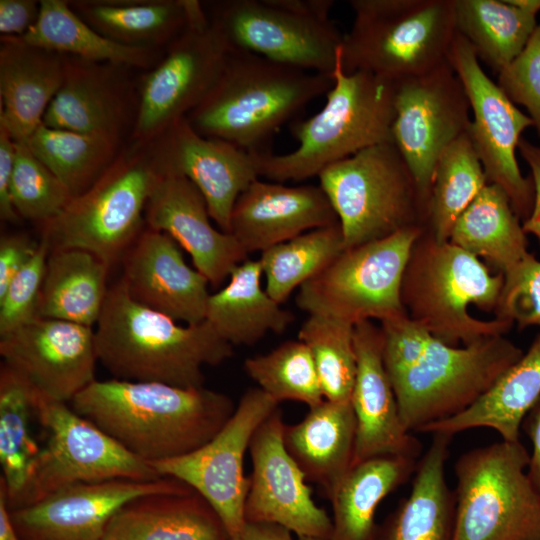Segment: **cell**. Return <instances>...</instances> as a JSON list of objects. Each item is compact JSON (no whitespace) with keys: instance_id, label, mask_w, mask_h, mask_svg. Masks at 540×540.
I'll list each match as a JSON object with an SVG mask.
<instances>
[{"instance_id":"6da1fadb","label":"cell","mask_w":540,"mask_h":540,"mask_svg":"<svg viewBox=\"0 0 540 540\" xmlns=\"http://www.w3.org/2000/svg\"><path fill=\"white\" fill-rule=\"evenodd\" d=\"M380 327L384 365L409 432L468 409L524 353L505 335L451 346L407 315Z\"/></svg>"},{"instance_id":"7a4b0ae2","label":"cell","mask_w":540,"mask_h":540,"mask_svg":"<svg viewBox=\"0 0 540 540\" xmlns=\"http://www.w3.org/2000/svg\"><path fill=\"white\" fill-rule=\"evenodd\" d=\"M72 409L128 452L155 463L186 455L210 441L235 411L228 395L203 387L95 380Z\"/></svg>"},{"instance_id":"3957f363","label":"cell","mask_w":540,"mask_h":540,"mask_svg":"<svg viewBox=\"0 0 540 540\" xmlns=\"http://www.w3.org/2000/svg\"><path fill=\"white\" fill-rule=\"evenodd\" d=\"M98 360L116 379L182 388L204 386L202 367L233 355V346L204 320L183 326L136 302L119 280L96 324Z\"/></svg>"},{"instance_id":"277c9868","label":"cell","mask_w":540,"mask_h":540,"mask_svg":"<svg viewBox=\"0 0 540 540\" xmlns=\"http://www.w3.org/2000/svg\"><path fill=\"white\" fill-rule=\"evenodd\" d=\"M332 84L330 76L231 48L217 82L186 119L203 136L262 153L285 123Z\"/></svg>"},{"instance_id":"5b68a950","label":"cell","mask_w":540,"mask_h":540,"mask_svg":"<svg viewBox=\"0 0 540 540\" xmlns=\"http://www.w3.org/2000/svg\"><path fill=\"white\" fill-rule=\"evenodd\" d=\"M322 109L292 123L297 147L285 154L254 153L260 177L302 181L368 147L392 141L396 82L367 72L346 73L341 58Z\"/></svg>"},{"instance_id":"8992f818","label":"cell","mask_w":540,"mask_h":540,"mask_svg":"<svg viewBox=\"0 0 540 540\" xmlns=\"http://www.w3.org/2000/svg\"><path fill=\"white\" fill-rule=\"evenodd\" d=\"M503 284L502 273L492 274L478 257L450 241L436 240L424 228L404 271L401 300L413 322L448 345L463 346L505 335L513 326L469 312L476 306L495 314Z\"/></svg>"},{"instance_id":"52a82bcc","label":"cell","mask_w":540,"mask_h":540,"mask_svg":"<svg viewBox=\"0 0 540 540\" xmlns=\"http://www.w3.org/2000/svg\"><path fill=\"white\" fill-rule=\"evenodd\" d=\"M354 19L343 35L346 73L397 82L448 61L457 33L454 0H350Z\"/></svg>"},{"instance_id":"ba28073f","label":"cell","mask_w":540,"mask_h":540,"mask_svg":"<svg viewBox=\"0 0 540 540\" xmlns=\"http://www.w3.org/2000/svg\"><path fill=\"white\" fill-rule=\"evenodd\" d=\"M343 234L344 248L425 228L426 203L393 142L368 147L318 176Z\"/></svg>"},{"instance_id":"9c48e42d","label":"cell","mask_w":540,"mask_h":540,"mask_svg":"<svg viewBox=\"0 0 540 540\" xmlns=\"http://www.w3.org/2000/svg\"><path fill=\"white\" fill-rule=\"evenodd\" d=\"M520 441L471 449L454 465L452 540H540V496Z\"/></svg>"},{"instance_id":"30bf717a","label":"cell","mask_w":540,"mask_h":540,"mask_svg":"<svg viewBox=\"0 0 540 540\" xmlns=\"http://www.w3.org/2000/svg\"><path fill=\"white\" fill-rule=\"evenodd\" d=\"M147 147L122 153L53 220L42 224L51 249H80L109 267L122 260L145 223L148 198L158 179Z\"/></svg>"},{"instance_id":"8fae6325","label":"cell","mask_w":540,"mask_h":540,"mask_svg":"<svg viewBox=\"0 0 540 540\" xmlns=\"http://www.w3.org/2000/svg\"><path fill=\"white\" fill-rule=\"evenodd\" d=\"M333 5L332 0H226L205 11L232 49L332 77L343 40L329 17Z\"/></svg>"},{"instance_id":"7c38bea8","label":"cell","mask_w":540,"mask_h":540,"mask_svg":"<svg viewBox=\"0 0 540 540\" xmlns=\"http://www.w3.org/2000/svg\"><path fill=\"white\" fill-rule=\"evenodd\" d=\"M424 227L344 249L298 289L297 306L308 313L355 325L407 315L401 300L404 271Z\"/></svg>"},{"instance_id":"4fadbf2b","label":"cell","mask_w":540,"mask_h":540,"mask_svg":"<svg viewBox=\"0 0 540 540\" xmlns=\"http://www.w3.org/2000/svg\"><path fill=\"white\" fill-rule=\"evenodd\" d=\"M36 418L46 432V444L22 496L11 509L34 504L76 483L163 477L67 403L39 397Z\"/></svg>"},{"instance_id":"5bb4252c","label":"cell","mask_w":540,"mask_h":540,"mask_svg":"<svg viewBox=\"0 0 540 540\" xmlns=\"http://www.w3.org/2000/svg\"><path fill=\"white\" fill-rule=\"evenodd\" d=\"M230 50L207 13L192 20L141 80L133 147H147L186 118L217 82Z\"/></svg>"},{"instance_id":"9a60e30c","label":"cell","mask_w":540,"mask_h":540,"mask_svg":"<svg viewBox=\"0 0 540 540\" xmlns=\"http://www.w3.org/2000/svg\"><path fill=\"white\" fill-rule=\"evenodd\" d=\"M278 406L260 388L248 389L210 441L186 455L151 463L161 476L175 478L201 495L222 520L230 540H242L246 524V451L256 429Z\"/></svg>"},{"instance_id":"2e32d148","label":"cell","mask_w":540,"mask_h":540,"mask_svg":"<svg viewBox=\"0 0 540 540\" xmlns=\"http://www.w3.org/2000/svg\"><path fill=\"white\" fill-rule=\"evenodd\" d=\"M448 61L469 99L473 120L467 134L487 181L506 192L513 210L523 222L533 208L534 185L531 176L522 175L516 149L522 132L533 126V121L486 75L475 50L459 33L453 40Z\"/></svg>"},{"instance_id":"e0dca14e","label":"cell","mask_w":540,"mask_h":540,"mask_svg":"<svg viewBox=\"0 0 540 540\" xmlns=\"http://www.w3.org/2000/svg\"><path fill=\"white\" fill-rule=\"evenodd\" d=\"M394 104L392 141L427 206L439 157L468 131L469 99L446 61L428 73L397 81Z\"/></svg>"},{"instance_id":"ac0fdd59","label":"cell","mask_w":540,"mask_h":540,"mask_svg":"<svg viewBox=\"0 0 540 540\" xmlns=\"http://www.w3.org/2000/svg\"><path fill=\"white\" fill-rule=\"evenodd\" d=\"M284 425L277 408L252 436L245 521L277 524L297 537L329 540L332 519L315 503L305 475L286 450Z\"/></svg>"},{"instance_id":"d6986e66","label":"cell","mask_w":540,"mask_h":540,"mask_svg":"<svg viewBox=\"0 0 540 540\" xmlns=\"http://www.w3.org/2000/svg\"><path fill=\"white\" fill-rule=\"evenodd\" d=\"M0 354L45 400L71 402L96 380L92 327L36 317L0 337Z\"/></svg>"},{"instance_id":"ffe728a7","label":"cell","mask_w":540,"mask_h":540,"mask_svg":"<svg viewBox=\"0 0 540 540\" xmlns=\"http://www.w3.org/2000/svg\"><path fill=\"white\" fill-rule=\"evenodd\" d=\"M189 488L172 477L76 483L34 504L9 511L21 540H103L109 520L127 502L148 494Z\"/></svg>"},{"instance_id":"44dd1931","label":"cell","mask_w":540,"mask_h":540,"mask_svg":"<svg viewBox=\"0 0 540 540\" xmlns=\"http://www.w3.org/2000/svg\"><path fill=\"white\" fill-rule=\"evenodd\" d=\"M159 171L184 176L204 197L211 219L229 233L233 207L241 193L261 178L254 153L198 133L183 118L148 145Z\"/></svg>"},{"instance_id":"7402d4cb","label":"cell","mask_w":540,"mask_h":540,"mask_svg":"<svg viewBox=\"0 0 540 540\" xmlns=\"http://www.w3.org/2000/svg\"><path fill=\"white\" fill-rule=\"evenodd\" d=\"M144 219L147 228L166 233L188 252L195 269L214 286L248 259L230 233L213 227L204 197L182 175L159 171Z\"/></svg>"},{"instance_id":"603a6c76","label":"cell","mask_w":540,"mask_h":540,"mask_svg":"<svg viewBox=\"0 0 540 540\" xmlns=\"http://www.w3.org/2000/svg\"><path fill=\"white\" fill-rule=\"evenodd\" d=\"M357 358L351 405L356 418L353 464L377 456L419 459L422 445L402 423L395 392L383 360L380 326L372 321L354 325Z\"/></svg>"},{"instance_id":"cb8c5ba5","label":"cell","mask_w":540,"mask_h":540,"mask_svg":"<svg viewBox=\"0 0 540 540\" xmlns=\"http://www.w3.org/2000/svg\"><path fill=\"white\" fill-rule=\"evenodd\" d=\"M121 261L120 280L136 302L187 325L205 320L209 281L169 235L146 227Z\"/></svg>"},{"instance_id":"d4e9b609","label":"cell","mask_w":540,"mask_h":540,"mask_svg":"<svg viewBox=\"0 0 540 540\" xmlns=\"http://www.w3.org/2000/svg\"><path fill=\"white\" fill-rule=\"evenodd\" d=\"M338 223L319 185L288 186L259 178L238 197L229 233L249 254Z\"/></svg>"},{"instance_id":"484cf974","label":"cell","mask_w":540,"mask_h":540,"mask_svg":"<svg viewBox=\"0 0 540 540\" xmlns=\"http://www.w3.org/2000/svg\"><path fill=\"white\" fill-rule=\"evenodd\" d=\"M66 56L28 44L21 36H1L0 126L24 142L42 124L61 87Z\"/></svg>"},{"instance_id":"4316f807","label":"cell","mask_w":540,"mask_h":540,"mask_svg":"<svg viewBox=\"0 0 540 540\" xmlns=\"http://www.w3.org/2000/svg\"><path fill=\"white\" fill-rule=\"evenodd\" d=\"M103 540H230L211 505L192 488L132 499L109 520Z\"/></svg>"},{"instance_id":"83f0119b","label":"cell","mask_w":540,"mask_h":540,"mask_svg":"<svg viewBox=\"0 0 540 540\" xmlns=\"http://www.w3.org/2000/svg\"><path fill=\"white\" fill-rule=\"evenodd\" d=\"M283 442L307 481L329 497L352 467L356 418L350 401L324 399L295 424H285Z\"/></svg>"},{"instance_id":"f1b7e54d","label":"cell","mask_w":540,"mask_h":540,"mask_svg":"<svg viewBox=\"0 0 540 540\" xmlns=\"http://www.w3.org/2000/svg\"><path fill=\"white\" fill-rule=\"evenodd\" d=\"M125 97L114 75L99 63L67 58L64 80L42 119L45 126L119 139Z\"/></svg>"},{"instance_id":"f546056e","label":"cell","mask_w":540,"mask_h":540,"mask_svg":"<svg viewBox=\"0 0 540 540\" xmlns=\"http://www.w3.org/2000/svg\"><path fill=\"white\" fill-rule=\"evenodd\" d=\"M419 458L409 495L387 520L376 540H452L455 496L445 477L453 436L435 433Z\"/></svg>"},{"instance_id":"4dcf8cb0","label":"cell","mask_w":540,"mask_h":540,"mask_svg":"<svg viewBox=\"0 0 540 540\" xmlns=\"http://www.w3.org/2000/svg\"><path fill=\"white\" fill-rule=\"evenodd\" d=\"M540 398V333L526 353L509 367L473 405L449 419L426 425L421 433L450 436L489 428L501 440L520 441L522 423Z\"/></svg>"},{"instance_id":"1f68e13d","label":"cell","mask_w":540,"mask_h":540,"mask_svg":"<svg viewBox=\"0 0 540 540\" xmlns=\"http://www.w3.org/2000/svg\"><path fill=\"white\" fill-rule=\"evenodd\" d=\"M418 460L387 455L352 465L328 497L333 511L329 540H376L379 504L411 478Z\"/></svg>"},{"instance_id":"d6a6232c","label":"cell","mask_w":540,"mask_h":540,"mask_svg":"<svg viewBox=\"0 0 540 540\" xmlns=\"http://www.w3.org/2000/svg\"><path fill=\"white\" fill-rule=\"evenodd\" d=\"M259 260L246 259L229 275L226 286L210 294L206 318L233 345H254L268 332L283 333L294 315L262 288Z\"/></svg>"},{"instance_id":"836d02e7","label":"cell","mask_w":540,"mask_h":540,"mask_svg":"<svg viewBox=\"0 0 540 540\" xmlns=\"http://www.w3.org/2000/svg\"><path fill=\"white\" fill-rule=\"evenodd\" d=\"M70 6L103 36L151 49L169 45L204 9L198 0L78 1Z\"/></svg>"},{"instance_id":"e575fe53","label":"cell","mask_w":540,"mask_h":540,"mask_svg":"<svg viewBox=\"0 0 540 540\" xmlns=\"http://www.w3.org/2000/svg\"><path fill=\"white\" fill-rule=\"evenodd\" d=\"M110 267L90 252L51 249L37 304V317L97 324L109 288Z\"/></svg>"},{"instance_id":"d590c367","label":"cell","mask_w":540,"mask_h":540,"mask_svg":"<svg viewBox=\"0 0 540 540\" xmlns=\"http://www.w3.org/2000/svg\"><path fill=\"white\" fill-rule=\"evenodd\" d=\"M449 241L505 274L529 252L522 221L506 192L487 184L459 216Z\"/></svg>"},{"instance_id":"8d00e7d4","label":"cell","mask_w":540,"mask_h":540,"mask_svg":"<svg viewBox=\"0 0 540 540\" xmlns=\"http://www.w3.org/2000/svg\"><path fill=\"white\" fill-rule=\"evenodd\" d=\"M41 397L5 363L0 368V484L9 509L22 496L42 450L32 434V421Z\"/></svg>"},{"instance_id":"74e56055","label":"cell","mask_w":540,"mask_h":540,"mask_svg":"<svg viewBox=\"0 0 540 540\" xmlns=\"http://www.w3.org/2000/svg\"><path fill=\"white\" fill-rule=\"evenodd\" d=\"M28 44L81 60L146 67L152 49L113 41L84 21L63 0H41L36 24L21 36Z\"/></svg>"},{"instance_id":"f35d334b","label":"cell","mask_w":540,"mask_h":540,"mask_svg":"<svg viewBox=\"0 0 540 540\" xmlns=\"http://www.w3.org/2000/svg\"><path fill=\"white\" fill-rule=\"evenodd\" d=\"M457 33L499 73L524 48L537 27L536 14L507 0H454Z\"/></svg>"},{"instance_id":"ab89813d","label":"cell","mask_w":540,"mask_h":540,"mask_svg":"<svg viewBox=\"0 0 540 540\" xmlns=\"http://www.w3.org/2000/svg\"><path fill=\"white\" fill-rule=\"evenodd\" d=\"M24 142L75 197L114 161L118 138L55 129L42 123Z\"/></svg>"},{"instance_id":"60d3db41","label":"cell","mask_w":540,"mask_h":540,"mask_svg":"<svg viewBox=\"0 0 540 540\" xmlns=\"http://www.w3.org/2000/svg\"><path fill=\"white\" fill-rule=\"evenodd\" d=\"M488 184L482 163L467 133L439 157L426 209L425 229L438 241H449L454 224Z\"/></svg>"},{"instance_id":"b9f144b4","label":"cell","mask_w":540,"mask_h":540,"mask_svg":"<svg viewBox=\"0 0 540 540\" xmlns=\"http://www.w3.org/2000/svg\"><path fill=\"white\" fill-rule=\"evenodd\" d=\"M344 249L339 223L308 231L266 249L258 259L266 281L265 291L282 304Z\"/></svg>"},{"instance_id":"7bdbcfd3","label":"cell","mask_w":540,"mask_h":540,"mask_svg":"<svg viewBox=\"0 0 540 540\" xmlns=\"http://www.w3.org/2000/svg\"><path fill=\"white\" fill-rule=\"evenodd\" d=\"M244 370L277 403L296 401L311 408L325 399L312 355L299 339L247 358Z\"/></svg>"},{"instance_id":"ee69618b","label":"cell","mask_w":540,"mask_h":540,"mask_svg":"<svg viewBox=\"0 0 540 540\" xmlns=\"http://www.w3.org/2000/svg\"><path fill=\"white\" fill-rule=\"evenodd\" d=\"M298 339L309 349L324 398L350 401L357 370L354 325L318 315H309Z\"/></svg>"},{"instance_id":"f6af8a7d","label":"cell","mask_w":540,"mask_h":540,"mask_svg":"<svg viewBox=\"0 0 540 540\" xmlns=\"http://www.w3.org/2000/svg\"><path fill=\"white\" fill-rule=\"evenodd\" d=\"M72 198L25 142H16L10 199L18 216L44 224L55 219Z\"/></svg>"},{"instance_id":"bcb514c9","label":"cell","mask_w":540,"mask_h":540,"mask_svg":"<svg viewBox=\"0 0 540 540\" xmlns=\"http://www.w3.org/2000/svg\"><path fill=\"white\" fill-rule=\"evenodd\" d=\"M50 252L49 237L42 232L32 258L0 294V337L37 317V304Z\"/></svg>"},{"instance_id":"7dc6e473","label":"cell","mask_w":540,"mask_h":540,"mask_svg":"<svg viewBox=\"0 0 540 540\" xmlns=\"http://www.w3.org/2000/svg\"><path fill=\"white\" fill-rule=\"evenodd\" d=\"M503 276L496 317L508 320L521 329L540 327V260L528 253Z\"/></svg>"},{"instance_id":"c3c4849f","label":"cell","mask_w":540,"mask_h":540,"mask_svg":"<svg viewBox=\"0 0 540 540\" xmlns=\"http://www.w3.org/2000/svg\"><path fill=\"white\" fill-rule=\"evenodd\" d=\"M497 84L514 104L527 109L540 136V25L522 51L498 73Z\"/></svg>"},{"instance_id":"681fc988","label":"cell","mask_w":540,"mask_h":540,"mask_svg":"<svg viewBox=\"0 0 540 540\" xmlns=\"http://www.w3.org/2000/svg\"><path fill=\"white\" fill-rule=\"evenodd\" d=\"M38 242L24 234L3 235L0 239V294L34 255Z\"/></svg>"},{"instance_id":"f907efd6","label":"cell","mask_w":540,"mask_h":540,"mask_svg":"<svg viewBox=\"0 0 540 540\" xmlns=\"http://www.w3.org/2000/svg\"><path fill=\"white\" fill-rule=\"evenodd\" d=\"M40 1L0 0L2 36H24L37 22Z\"/></svg>"},{"instance_id":"816d5d0a","label":"cell","mask_w":540,"mask_h":540,"mask_svg":"<svg viewBox=\"0 0 540 540\" xmlns=\"http://www.w3.org/2000/svg\"><path fill=\"white\" fill-rule=\"evenodd\" d=\"M16 142L0 126V216L4 221H16L19 216L10 199V186L15 161Z\"/></svg>"},{"instance_id":"f5cc1de1","label":"cell","mask_w":540,"mask_h":540,"mask_svg":"<svg viewBox=\"0 0 540 540\" xmlns=\"http://www.w3.org/2000/svg\"><path fill=\"white\" fill-rule=\"evenodd\" d=\"M519 152L531 170L534 185V204L529 217L522 222L526 234L534 235L540 242V146L521 138Z\"/></svg>"},{"instance_id":"db71d44e","label":"cell","mask_w":540,"mask_h":540,"mask_svg":"<svg viewBox=\"0 0 540 540\" xmlns=\"http://www.w3.org/2000/svg\"><path fill=\"white\" fill-rule=\"evenodd\" d=\"M521 429L531 442L527 472L540 496V398L524 418Z\"/></svg>"},{"instance_id":"11a10c76","label":"cell","mask_w":540,"mask_h":540,"mask_svg":"<svg viewBox=\"0 0 540 540\" xmlns=\"http://www.w3.org/2000/svg\"><path fill=\"white\" fill-rule=\"evenodd\" d=\"M242 540H294L292 532L285 527L270 523L246 522Z\"/></svg>"},{"instance_id":"9f6ffc18","label":"cell","mask_w":540,"mask_h":540,"mask_svg":"<svg viewBox=\"0 0 540 540\" xmlns=\"http://www.w3.org/2000/svg\"><path fill=\"white\" fill-rule=\"evenodd\" d=\"M0 540H21L10 517L4 487L0 484Z\"/></svg>"},{"instance_id":"6f0895ef","label":"cell","mask_w":540,"mask_h":540,"mask_svg":"<svg viewBox=\"0 0 540 540\" xmlns=\"http://www.w3.org/2000/svg\"><path fill=\"white\" fill-rule=\"evenodd\" d=\"M510 4H513L523 10L538 14L540 11V0H507Z\"/></svg>"},{"instance_id":"680465c9","label":"cell","mask_w":540,"mask_h":540,"mask_svg":"<svg viewBox=\"0 0 540 540\" xmlns=\"http://www.w3.org/2000/svg\"><path fill=\"white\" fill-rule=\"evenodd\" d=\"M297 540H328V539L310 538V537H297Z\"/></svg>"}]
</instances>
